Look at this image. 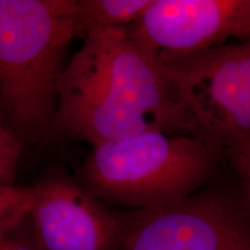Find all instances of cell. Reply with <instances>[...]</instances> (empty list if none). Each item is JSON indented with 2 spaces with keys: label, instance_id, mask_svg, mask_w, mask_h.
Segmentation results:
<instances>
[{
  "label": "cell",
  "instance_id": "cell-1",
  "mask_svg": "<svg viewBox=\"0 0 250 250\" xmlns=\"http://www.w3.org/2000/svg\"><path fill=\"white\" fill-rule=\"evenodd\" d=\"M73 14L74 0H0V103L21 139L45 142Z\"/></svg>",
  "mask_w": 250,
  "mask_h": 250
},
{
  "label": "cell",
  "instance_id": "cell-2",
  "mask_svg": "<svg viewBox=\"0 0 250 250\" xmlns=\"http://www.w3.org/2000/svg\"><path fill=\"white\" fill-rule=\"evenodd\" d=\"M221 156L190 134L152 130L94 146L78 176L98 199L152 210L196 193Z\"/></svg>",
  "mask_w": 250,
  "mask_h": 250
},
{
  "label": "cell",
  "instance_id": "cell-3",
  "mask_svg": "<svg viewBox=\"0 0 250 250\" xmlns=\"http://www.w3.org/2000/svg\"><path fill=\"white\" fill-rule=\"evenodd\" d=\"M59 86L108 114L140 112L165 132L190 134L187 115L160 58L136 42L126 27L86 35L83 45L65 65Z\"/></svg>",
  "mask_w": 250,
  "mask_h": 250
},
{
  "label": "cell",
  "instance_id": "cell-4",
  "mask_svg": "<svg viewBox=\"0 0 250 250\" xmlns=\"http://www.w3.org/2000/svg\"><path fill=\"white\" fill-rule=\"evenodd\" d=\"M159 58L191 136L220 155L250 145V78L240 43Z\"/></svg>",
  "mask_w": 250,
  "mask_h": 250
},
{
  "label": "cell",
  "instance_id": "cell-5",
  "mask_svg": "<svg viewBox=\"0 0 250 250\" xmlns=\"http://www.w3.org/2000/svg\"><path fill=\"white\" fill-rule=\"evenodd\" d=\"M120 250H250L243 197L197 191L180 204L118 213Z\"/></svg>",
  "mask_w": 250,
  "mask_h": 250
},
{
  "label": "cell",
  "instance_id": "cell-6",
  "mask_svg": "<svg viewBox=\"0 0 250 250\" xmlns=\"http://www.w3.org/2000/svg\"><path fill=\"white\" fill-rule=\"evenodd\" d=\"M249 19L250 0H152L126 29L158 56L192 54L246 40Z\"/></svg>",
  "mask_w": 250,
  "mask_h": 250
},
{
  "label": "cell",
  "instance_id": "cell-7",
  "mask_svg": "<svg viewBox=\"0 0 250 250\" xmlns=\"http://www.w3.org/2000/svg\"><path fill=\"white\" fill-rule=\"evenodd\" d=\"M29 219L41 250H120L117 212L66 176L34 186Z\"/></svg>",
  "mask_w": 250,
  "mask_h": 250
},
{
  "label": "cell",
  "instance_id": "cell-8",
  "mask_svg": "<svg viewBox=\"0 0 250 250\" xmlns=\"http://www.w3.org/2000/svg\"><path fill=\"white\" fill-rule=\"evenodd\" d=\"M152 0H74L73 24L77 34L127 27L142 17Z\"/></svg>",
  "mask_w": 250,
  "mask_h": 250
},
{
  "label": "cell",
  "instance_id": "cell-9",
  "mask_svg": "<svg viewBox=\"0 0 250 250\" xmlns=\"http://www.w3.org/2000/svg\"><path fill=\"white\" fill-rule=\"evenodd\" d=\"M34 198V187L0 184V227L26 215Z\"/></svg>",
  "mask_w": 250,
  "mask_h": 250
},
{
  "label": "cell",
  "instance_id": "cell-10",
  "mask_svg": "<svg viewBox=\"0 0 250 250\" xmlns=\"http://www.w3.org/2000/svg\"><path fill=\"white\" fill-rule=\"evenodd\" d=\"M22 142L11 127L0 123V184L15 186Z\"/></svg>",
  "mask_w": 250,
  "mask_h": 250
},
{
  "label": "cell",
  "instance_id": "cell-11",
  "mask_svg": "<svg viewBox=\"0 0 250 250\" xmlns=\"http://www.w3.org/2000/svg\"><path fill=\"white\" fill-rule=\"evenodd\" d=\"M0 250H41L34 235L29 212L0 227Z\"/></svg>",
  "mask_w": 250,
  "mask_h": 250
},
{
  "label": "cell",
  "instance_id": "cell-12",
  "mask_svg": "<svg viewBox=\"0 0 250 250\" xmlns=\"http://www.w3.org/2000/svg\"><path fill=\"white\" fill-rule=\"evenodd\" d=\"M242 182V197L250 210V145L225 153Z\"/></svg>",
  "mask_w": 250,
  "mask_h": 250
},
{
  "label": "cell",
  "instance_id": "cell-13",
  "mask_svg": "<svg viewBox=\"0 0 250 250\" xmlns=\"http://www.w3.org/2000/svg\"><path fill=\"white\" fill-rule=\"evenodd\" d=\"M5 117V114H4V110H2V107H1V103H0V120L1 118Z\"/></svg>",
  "mask_w": 250,
  "mask_h": 250
},
{
  "label": "cell",
  "instance_id": "cell-14",
  "mask_svg": "<svg viewBox=\"0 0 250 250\" xmlns=\"http://www.w3.org/2000/svg\"><path fill=\"white\" fill-rule=\"evenodd\" d=\"M250 37V19H249V23H248V36H247V39Z\"/></svg>",
  "mask_w": 250,
  "mask_h": 250
}]
</instances>
